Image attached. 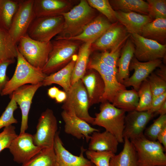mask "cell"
I'll use <instances>...</instances> for the list:
<instances>
[{"mask_svg":"<svg viewBox=\"0 0 166 166\" xmlns=\"http://www.w3.org/2000/svg\"><path fill=\"white\" fill-rule=\"evenodd\" d=\"M157 140L163 147L164 149L166 150V126H165L159 132L157 137Z\"/></svg>","mask_w":166,"mask_h":166,"instance_id":"cell-45","label":"cell"},{"mask_svg":"<svg viewBox=\"0 0 166 166\" xmlns=\"http://www.w3.org/2000/svg\"><path fill=\"white\" fill-rule=\"evenodd\" d=\"M91 166H96L95 165H94L93 164Z\"/></svg>","mask_w":166,"mask_h":166,"instance_id":"cell-50","label":"cell"},{"mask_svg":"<svg viewBox=\"0 0 166 166\" xmlns=\"http://www.w3.org/2000/svg\"><path fill=\"white\" fill-rule=\"evenodd\" d=\"M55 154V166H91L93 163L84 156L86 150L83 146L81 148L79 156H75L64 147L57 132L55 135L53 144Z\"/></svg>","mask_w":166,"mask_h":166,"instance_id":"cell-18","label":"cell"},{"mask_svg":"<svg viewBox=\"0 0 166 166\" xmlns=\"http://www.w3.org/2000/svg\"><path fill=\"white\" fill-rule=\"evenodd\" d=\"M130 140L136 152L137 166L166 165L165 151L158 141L150 140L144 134Z\"/></svg>","mask_w":166,"mask_h":166,"instance_id":"cell-6","label":"cell"},{"mask_svg":"<svg viewBox=\"0 0 166 166\" xmlns=\"http://www.w3.org/2000/svg\"><path fill=\"white\" fill-rule=\"evenodd\" d=\"M153 98L166 92V80L152 73L147 78Z\"/></svg>","mask_w":166,"mask_h":166,"instance_id":"cell-40","label":"cell"},{"mask_svg":"<svg viewBox=\"0 0 166 166\" xmlns=\"http://www.w3.org/2000/svg\"><path fill=\"white\" fill-rule=\"evenodd\" d=\"M81 80L87 93L89 107L101 103L105 91V85L99 73L93 69H87Z\"/></svg>","mask_w":166,"mask_h":166,"instance_id":"cell-21","label":"cell"},{"mask_svg":"<svg viewBox=\"0 0 166 166\" xmlns=\"http://www.w3.org/2000/svg\"><path fill=\"white\" fill-rule=\"evenodd\" d=\"M8 148L13 156L14 160L22 164L29 160L42 149L35 144L33 135L26 132L18 135Z\"/></svg>","mask_w":166,"mask_h":166,"instance_id":"cell-13","label":"cell"},{"mask_svg":"<svg viewBox=\"0 0 166 166\" xmlns=\"http://www.w3.org/2000/svg\"><path fill=\"white\" fill-rule=\"evenodd\" d=\"M19 0H0V27L7 30L18 7Z\"/></svg>","mask_w":166,"mask_h":166,"instance_id":"cell-33","label":"cell"},{"mask_svg":"<svg viewBox=\"0 0 166 166\" xmlns=\"http://www.w3.org/2000/svg\"><path fill=\"white\" fill-rule=\"evenodd\" d=\"M67 97L61 107L63 109L70 107L79 118L92 124L94 117L89 112V108L87 93L81 79L71 85L66 92Z\"/></svg>","mask_w":166,"mask_h":166,"instance_id":"cell-9","label":"cell"},{"mask_svg":"<svg viewBox=\"0 0 166 166\" xmlns=\"http://www.w3.org/2000/svg\"><path fill=\"white\" fill-rule=\"evenodd\" d=\"M157 166H166V165H158Z\"/></svg>","mask_w":166,"mask_h":166,"instance_id":"cell-51","label":"cell"},{"mask_svg":"<svg viewBox=\"0 0 166 166\" xmlns=\"http://www.w3.org/2000/svg\"><path fill=\"white\" fill-rule=\"evenodd\" d=\"M112 24L105 16L100 15L96 16L90 22L78 35L73 37L62 39L84 42L90 41L94 42L101 37Z\"/></svg>","mask_w":166,"mask_h":166,"instance_id":"cell-22","label":"cell"},{"mask_svg":"<svg viewBox=\"0 0 166 166\" xmlns=\"http://www.w3.org/2000/svg\"><path fill=\"white\" fill-rule=\"evenodd\" d=\"M51 42L52 49L42 69L46 75L57 72L67 65L76 54L81 42L57 38Z\"/></svg>","mask_w":166,"mask_h":166,"instance_id":"cell-3","label":"cell"},{"mask_svg":"<svg viewBox=\"0 0 166 166\" xmlns=\"http://www.w3.org/2000/svg\"><path fill=\"white\" fill-rule=\"evenodd\" d=\"M87 159L96 166H109L110 159L115 154L109 152L85 151Z\"/></svg>","mask_w":166,"mask_h":166,"instance_id":"cell-39","label":"cell"},{"mask_svg":"<svg viewBox=\"0 0 166 166\" xmlns=\"http://www.w3.org/2000/svg\"><path fill=\"white\" fill-rule=\"evenodd\" d=\"M62 15L64 20V28L56 37L57 38H68L78 35L96 17L95 10L85 0H81L78 4Z\"/></svg>","mask_w":166,"mask_h":166,"instance_id":"cell-2","label":"cell"},{"mask_svg":"<svg viewBox=\"0 0 166 166\" xmlns=\"http://www.w3.org/2000/svg\"><path fill=\"white\" fill-rule=\"evenodd\" d=\"M166 126V115H160L153 123L145 130L144 135L148 139L156 141L158 135Z\"/></svg>","mask_w":166,"mask_h":166,"instance_id":"cell-41","label":"cell"},{"mask_svg":"<svg viewBox=\"0 0 166 166\" xmlns=\"http://www.w3.org/2000/svg\"><path fill=\"white\" fill-rule=\"evenodd\" d=\"M15 129V127L11 125L4 127L3 131L0 133V152L5 148H8L18 136Z\"/></svg>","mask_w":166,"mask_h":166,"instance_id":"cell-42","label":"cell"},{"mask_svg":"<svg viewBox=\"0 0 166 166\" xmlns=\"http://www.w3.org/2000/svg\"><path fill=\"white\" fill-rule=\"evenodd\" d=\"M129 37L134 45V56L139 61L147 62L166 56V44H161L136 34H130Z\"/></svg>","mask_w":166,"mask_h":166,"instance_id":"cell-12","label":"cell"},{"mask_svg":"<svg viewBox=\"0 0 166 166\" xmlns=\"http://www.w3.org/2000/svg\"><path fill=\"white\" fill-rule=\"evenodd\" d=\"M10 95V100L0 117V129L18 123L14 116V112L18 108V105L13 96Z\"/></svg>","mask_w":166,"mask_h":166,"instance_id":"cell-37","label":"cell"},{"mask_svg":"<svg viewBox=\"0 0 166 166\" xmlns=\"http://www.w3.org/2000/svg\"><path fill=\"white\" fill-rule=\"evenodd\" d=\"M61 115L65 123V133L78 139L85 138L87 142H88L90 138V135L94 132L100 131L78 117L71 108L63 109Z\"/></svg>","mask_w":166,"mask_h":166,"instance_id":"cell-14","label":"cell"},{"mask_svg":"<svg viewBox=\"0 0 166 166\" xmlns=\"http://www.w3.org/2000/svg\"><path fill=\"white\" fill-rule=\"evenodd\" d=\"M64 23V19L62 15L35 17L28 29L27 34L35 40L49 42L62 31Z\"/></svg>","mask_w":166,"mask_h":166,"instance_id":"cell-8","label":"cell"},{"mask_svg":"<svg viewBox=\"0 0 166 166\" xmlns=\"http://www.w3.org/2000/svg\"><path fill=\"white\" fill-rule=\"evenodd\" d=\"M162 63L160 59L143 62L137 60L134 56L131 61L129 70H134L132 75L124 80L122 84L126 87L132 86L137 91L141 83Z\"/></svg>","mask_w":166,"mask_h":166,"instance_id":"cell-16","label":"cell"},{"mask_svg":"<svg viewBox=\"0 0 166 166\" xmlns=\"http://www.w3.org/2000/svg\"><path fill=\"white\" fill-rule=\"evenodd\" d=\"M148 15L152 20L158 18H166V0H147Z\"/></svg>","mask_w":166,"mask_h":166,"instance_id":"cell-38","label":"cell"},{"mask_svg":"<svg viewBox=\"0 0 166 166\" xmlns=\"http://www.w3.org/2000/svg\"><path fill=\"white\" fill-rule=\"evenodd\" d=\"M42 86V83L36 85H24L19 87L11 94L19 105L21 112L20 133L25 132L28 128V116L32 100L36 91Z\"/></svg>","mask_w":166,"mask_h":166,"instance_id":"cell-15","label":"cell"},{"mask_svg":"<svg viewBox=\"0 0 166 166\" xmlns=\"http://www.w3.org/2000/svg\"><path fill=\"white\" fill-rule=\"evenodd\" d=\"M93 41L84 42L80 46L71 79V85L81 79L85 73L91 53Z\"/></svg>","mask_w":166,"mask_h":166,"instance_id":"cell-27","label":"cell"},{"mask_svg":"<svg viewBox=\"0 0 166 166\" xmlns=\"http://www.w3.org/2000/svg\"><path fill=\"white\" fill-rule=\"evenodd\" d=\"M57 118L53 111L47 109L41 115L33 135L35 144L42 149L53 148L57 130Z\"/></svg>","mask_w":166,"mask_h":166,"instance_id":"cell-10","label":"cell"},{"mask_svg":"<svg viewBox=\"0 0 166 166\" xmlns=\"http://www.w3.org/2000/svg\"><path fill=\"white\" fill-rule=\"evenodd\" d=\"M153 115L147 111L134 110L128 112L125 118L123 137L131 140L143 135L147 124Z\"/></svg>","mask_w":166,"mask_h":166,"instance_id":"cell-19","label":"cell"},{"mask_svg":"<svg viewBox=\"0 0 166 166\" xmlns=\"http://www.w3.org/2000/svg\"><path fill=\"white\" fill-rule=\"evenodd\" d=\"M109 3L114 10L125 12H135L148 15V6L142 0H111Z\"/></svg>","mask_w":166,"mask_h":166,"instance_id":"cell-32","label":"cell"},{"mask_svg":"<svg viewBox=\"0 0 166 166\" xmlns=\"http://www.w3.org/2000/svg\"><path fill=\"white\" fill-rule=\"evenodd\" d=\"M139 101L136 109L138 111H146L151 108L152 94L147 79L144 81L137 91Z\"/></svg>","mask_w":166,"mask_h":166,"instance_id":"cell-35","label":"cell"},{"mask_svg":"<svg viewBox=\"0 0 166 166\" xmlns=\"http://www.w3.org/2000/svg\"><path fill=\"white\" fill-rule=\"evenodd\" d=\"M16 58L17 64L14 73L1 93V96L10 95L24 85H36L42 83L47 76L43 72L42 69L30 64L18 50Z\"/></svg>","mask_w":166,"mask_h":166,"instance_id":"cell-4","label":"cell"},{"mask_svg":"<svg viewBox=\"0 0 166 166\" xmlns=\"http://www.w3.org/2000/svg\"><path fill=\"white\" fill-rule=\"evenodd\" d=\"M140 35L161 44L165 45L166 18L155 19L147 23L143 27Z\"/></svg>","mask_w":166,"mask_h":166,"instance_id":"cell-29","label":"cell"},{"mask_svg":"<svg viewBox=\"0 0 166 166\" xmlns=\"http://www.w3.org/2000/svg\"><path fill=\"white\" fill-rule=\"evenodd\" d=\"M18 43V51L25 59L32 65L42 69L52 49L51 42L38 41L27 34L20 38Z\"/></svg>","mask_w":166,"mask_h":166,"instance_id":"cell-7","label":"cell"},{"mask_svg":"<svg viewBox=\"0 0 166 166\" xmlns=\"http://www.w3.org/2000/svg\"><path fill=\"white\" fill-rule=\"evenodd\" d=\"M165 101H166V92L153 98L151 108L147 111L151 113L154 114Z\"/></svg>","mask_w":166,"mask_h":166,"instance_id":"cell-44","label":"cell"},{"mask_svg":"<svg viewBox=\"0 0 166 166\" xmlns=\"http://www.w3.org/2000/svg\"><path fill=\"white\" fill-rule=\"evenodd\" d=\"M120 55L118 51L112 50L95 53L89 58L87 70L93 69L97 71L105 83L102 102L107 101L112 103L118 93L126 89V87L118 82L117 78V63Z\"/></svg>","mask_w":166,"mask_h":166,"instance_id":"cell-1","label":"cell"},{"mask_svg":"<svg viewBox=\"0 0 166 166\" xmlns=\"http://www.w3.org/2000/svg\"><path fill=\"white\" fill-rule=\"evenodd\" d=\"M155 73L158 76L166 80V67L162 64L159 67Z\"/></svg>","mask_w":166,"mask_h":166,"instance_id":"cell-47","label":"cell"},{"mask_svg":"<svg viewBox=\"0 0 166 166\" xmlns=\"http://www.w3.org/2000/svg\"><path fill=\"white\" fill-rule=\"evenodd\" d=\"M55 154L53 148L42 149L22 166H55Z\"/></svg>","mask_w":166,"mask_h":166,"instance_id":"cell-34","label":"cell"},{"mask_svg":"<svg viewBox=\"0 0 166 166\" xmlns=\"http://www.w3.org/2000/svg\"><path fill=\"white\" fill-rule=\"evenodd\" d=\"M59 90V89L56 86L51 87L48 90V95L50 98L55 99Z\"/></svg>","mask_w":166,"mask_h":166,"instance_id":"cell-48","label":"cell"},{"mask_svg":"<svg viewBox=\"0 0 166 166\" xmlns=\"http://www.w3.org/2000/svg\"><path fill=\"white\" fill-rule=\"evenodd\" d=\"M77 54L75 55L71 61L57 72L47 75L42 82V86L56 84L61 86L66 92L71 86V79Z\"/></svg>","mask_w":166,"mask_h":166,"instance_id":"cell-25","label":"cell"},{"mask_svg":"<svg viewBox=\"0 0 166 166\" xmlns=\"http://www.w3.org/2000/svg\"><path fill=\"white\" fill-rule=\"evenodd\" d=\"M160 115H165L166 113V101H165L159 109L155 113Z\"/></svg>","mask_w":166,"mask_h":166,"instance_id":"cell-49","label":"cell"},{"mask_svg":"<svg viewBox=\"0 0 166 166\" xmlns=\"http://www.w3.org/2000/svg\"><path fill=\"white\" fill-rule=\"evenodd\" d=\"M14 62L12 61H2L0 60V94L9 80L6 75L8 66Z\"/></svg>","mask_w":166,"mask_h":166,"instance_id":"cell-43","label":"cell"},{"mask_svg":"<svg viewBox=\"0 0 166 166\" xmlns=\"http://www.w3.org/2000/svg\"><path fill=\"white\" fill-rule=\"evenodd\" d=\"M125 113L109 101H104L100 106V112L95 113L92 124L103 127L113 134L119 143H124Z\"/></svg>","mask_w":166,"mask_h":166,"instance_id":"cell-5","label":"cell"},{"mask_svg":"<svg viewBox=\"0 0 166 166\" xmlns=\"http://www.w3.org/2000/svg\"><path fill=\"white\" fill-rule=\"evenodd\" d=\"M139 101L137 92L133 89H126L118 93L112 104L116 107L126 112L136 110Z\"/></svg>","mask_w":166,"mask_h":166,"instance_id":"cell-30","label":"cell"},{"mask_svg":"<svg viewBox=\"0 0 166 166\" xmlns=\"http://www.w3.org/2000/svg\"><path fill=\"white\" fill-rule=\"evenodd\" d=\"M88 150L96 152H109L115 154L119 142L110 132L105 131H95L90 136Z\"/></svg>","mask_w":166,"mask_h":166,"instance_id":"cell-24","label":"cell"},{"mask_svg":"<svg viewBox=\"0 0 166 166\" xmlns=\"http://www.w3.org/2000/svg\"><path fill=\"white\" fill-rule=\"evenodd\" d=\"M115 11L117 21L124 27L130 34H136L140 35L144 26L152 21L148 15L135 12Z\"/></svg>","mask_w":166,"mask_h":166,"instance_id":"cell-23","label":"cell"},{"mask_svg":"<svg viewBox=\"0 0 166 166\" xmlns=\"http://www.w3.org/2000/svg\"><path fill=\"white\" fill-rule=\"evenodd\" d=\"M89 5L100 12L111 23L117 22L114 10L108 0H88Z\"/></svg>","mask_w":166,"mask_h":166,"instance_id":"cell-36","label":"cell"},{"mask_svg":"<svg viewBox=\"0 0 166 166\" xmlns=\"http://www.w3.org/2000/svg\"><path fill=\"white\" fill-rule=\"evenodd\" d=\"M73 4L67 0H34L33 9L35 17L62 15L73 8Z\"/></svg>","mask_w":166,"mask_h":166,"instance_id":"cell-20","label":"cell"},{"mask_svg":"<svg viewBox=\"0 0 166 166\" xmlns=\"http://www.w3.org/2000/svg\"><path fill=\"white\" fill-rule=\"evenodd\" d=\"M66 97V93L65 91L59 90L55 99L56 102L61 103L63 102L65 100Z\"/></svg>","mask_w":166,"mask_h":166,"instance_id":"cell-46","label":"cell"},{"mask_svg":"<svg viewBox=\"0 0 166 166\" xmlns=\"http://www.w3.org/2000/svg\"><path fill=\"white\" fill-rule=\"evenodd\" d=\"M130 35L124 27L117 21L113 23L101 37L92 44V52L111 50Z\"/></svg>","mask_w":166,"mask_h":166,"instance_id":"cell-17","label":"cell"},{"mask_svg":"<svg viewBox=\"0 0 166 166\" xmlns=\"http://www.w3.org/2000/svg\"><path fill=\"white\" fill-rule=\"evenodd\" d=\"M17 54V44L8 30L0 27V60L14 62Z\"/></svg>","mask_w":166,"mask_h":166,"instance_id":"cell-31","label":"cell"},{"mask_svg":"<svg viewBox=\"0 0 166 166\" xmlns=\"http://www.w3.org/2000/svg\"><path fill=\"white\" fill-rule=\"evenodd\" d=\"M129 38L121 49L117 63L118 68L117 78L118 82L122 84L124 80L129 77V65L134 56V45Z\"/></svg>","mask_w":166,"mask_h":166,"instance_id":"cell-26","label":"cell"},{"mask_svg":"<svg viewBox=\"0 0 166 166\" xmlns=\"http://www.w3.org/2000/svg\"><path fill=\"white\" fill-rule=\"evenodd\" d=\"M122 150L111 158L109 166H137V157L134 147L130 140L124 138Z\"/></svg>","mask_w":166,"mask_h":166,"instance_id":"cell-28","label":"cell"},{"mask_svg":"<svg viewBox=\"0 0 166 166\" xmlns=\"http://www.w3.org/2000/svg\"><path fill=\"white\" fill-rule=\"evenodd\" d=\"M34 0H19L18 7L13 18L9 32L17 44L27 34L28 29L35 18L33 9Z\"/></svg>","mask_w":166,"mask_h":166,"instance_id":"cell-11","label":"cell"}]
</instances>
